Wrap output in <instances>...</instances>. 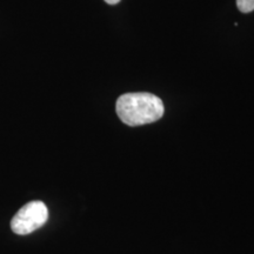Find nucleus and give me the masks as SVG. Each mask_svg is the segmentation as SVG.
Masks as SVG:
<instances>
[{
    "mask_svg": "<svg viewBox=\"0 0 254 254\" xmlns=\"http://www.w3.org/2000/svg\"><path fill=\"white\" fill-rule=\"evenodd\" d=\"M237 6L243 13H250L254 9V0H237Z\"/></svg>",
    "mask_w": 254,
    "mask_h": 254,
    "instance_id": "7ed1b4c3",
    "label": "nucleus"
},
{
    "mask_svg": "<svg viewBox=\"0 0 254 254\" xmlns=\"http://www.w3.org/2000/svg\"><path fill=\"white\" fill-rule=\"evenodd\" d=\"M49 219V209L43 201L34 200L24 205L11 221V228L15 234L26 236L39 230Z\"/></svg>",
    "mask_w": 254,
    "mask_h": 254,
    "instance_id": "f03ea898",
    "label": "nucleus"
},
{
    "mask_svg": "<svg viewBox=\"0 0 254 254\" xmlns=\"http://www.w3.org/2000/svg\"><path fill=\"white\" fill-rule=\"evenodd\" d=\"M104 1L107 2L109 5H116V4H118L120 0H104Z\"/></svg>",
    "mask_w": 254,
    "mask_h": 254,
    "instance_id": "20e7f679",
    "label": "nucleus"
},
{
    "mask_svg": "<svg viewBox=\"0 0 254 254\" xmlns=\"http://www.w3.org/2000/svg\"><path fill=\"white\" fill-rule=\"evenodd\" d=\"M117 114L125 125L135 127L157 122L164 116L163 100L146 92L120 95L116 105Z\"/></svg>",
    "mask_w": 254,
    "mask_h": 254,
    "instance_id": "f257e3e1",
    "label": "nucleus"
}]
</instances>
